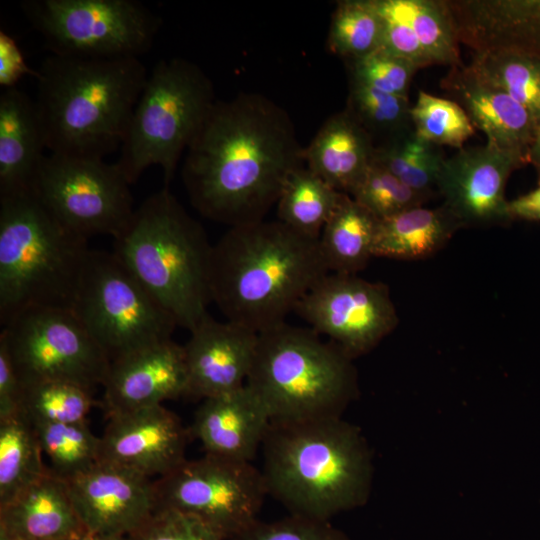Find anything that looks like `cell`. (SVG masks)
<instances>
[{
    "instance_id": "cell-5",
    "label": "cell",
    "mask_w": 540,
    "mask_h": 540,
    "mask_svg": "<svg viewBox=\"0 0 540 540\" xmlns=\"http://www.w3.org/2000/svg\"><path fill=\"white\" fill-rule=\"evenodd\" d=\"M113 239V253L177 326L192 331L209 315L213 245L169 187L135 208Z\"/></svg>"
},
{
    "instance_id": "cell-15",
    "label": "cell",
    "mask_w": 540,
    "mask_h": 540,
    "mask_svg": "<svg viewBox=\"0 0 540 540\" xmlns=\"http://www.w3.org/2000/svg\"><path fill=\"white\" fill-rule=\"evenodd\" d=\"M526 164L525 154L489 143L463 147L445 159L439 174L436 189L442 205L464 228L510 223L506 184Z\"/></svg>"
},
{
    "instance_id": "cell-17",
    "label": "cell",
    "mask_w": 540,
    "mask_h": 540,
    "mask_svg": "<svg viewBox=\"0 0 540 540\" xmlns=\"http://www.w3.org/2000/svg\"><path fill=\"white\" fill-rule=\"evenodd\" d=\"M67 483L87 533L129 535L156 508L154 481L125 467L98 462Z\"/></svg>"
},
{
    "instance_id": "cell-43",
    "label": "cell",
    "mask_w": 540,
    "mask_h": 540,
    "mask_svg": "<svg viewBox=\"0 0 540 540\" xmlns=\"http://www.w3.org/2000/svg\"><path fill=\"white\" fill-rule=\"evenodd\" d=\"M36 77L37 70L31 69L25 62L23 53L15 41L3 29L0 30V86L14 88L24 75Z\"/></svg>"
},
{
    "instance_id": "cell-2",
    "label": "cell",
    "mask_w": 540,
    "mask_h": 540,
    "mask_svg": "<svg viewBox=\"0 0 540 540\" xmlns=\"http://www.w3.org/2000/svg\"><path fill=\"white\" fill-rule=\"evenodd\" d=\"M328 273L319 239L278 219L233 226L213 245L212 302L227 320L261 333L285 322Z\"/></svg>"
},
{
    "instance_id": "cell-35",
    "label": "cell",
    "mask_w": 540,
    "mask_h": 540,
    "mask_svg": "<svg viewBox=\"0 0 540 540\" xmlns=\"http://www.w3.org/2000/svg\"><path fill=\"white\" fill-rule=\"evenodd\" d=\"M432 65H460V41L446 1L399 0Z\"/></svg>"
},
{
    "instance_id": "cell-9",
    "label": "cell",
    "mask_w": 540,
    "mask_h": 540,
    "mask_svg": "<svg viewBox=\"0 0 540 540\" xmlns=\"http://www.w3.org/2000/svg\"><path fill=\"white\" fill-rule=\"evenodd\" d=\"M71 309L111 362L171 340L178 327L113 252L88 251Z\"/></svg>"
},
{
    "instance_id": "cell-11",
    "label": "cell",
    "mask_w": 540,
    "mask_h": 540,
    "mask_svg": "<svg viewBox=\"0 0 540 540\" xmlns=\"http://www.w3.org/2000/svg\"><path fill=\"white\" fill-rule=\"evenodd\" d=\"M22 385L66 381L91 391L104 385L111 361L71 308L33 307L0 334Z\"/></svg>"
},
{
    "instance_id": "cell-45",
    "label": "cell",
    "mask_w": 540,
    "mask_h": 540,
    "mask_svg": "<svg viewBox=\"0 0 540 540\" xmlns=\"http://www.w3.org/2000/svg\"><path fill=\"white\" fill-rule=\"evenodd\" d=\"M527 163L531 164L540 182V124L536 127L533 139L527 150Z\"/></svg>"
},
{
    "instance_id": "cell-24",
    "label": "cell",
    "mask_w": 540,
    "mask_h": 540,
    "mask_svg": "<svg viewBox=\"0 0 540 540\" xmlns=\"http://www.w3.org/2000/svg\"><path fill=\"white\" fill-rule=\"evenodd\" d=\"M375 142L345 109L330 116L304 148L306 167L350 195L373 162Z\"/></svg>"
},
{
    "instance_id": "cell-28",
    "label": "cell",
    "mask_w": 540,
    "mask_h": 540,
    "mask_svg": "<svg viewBox=\"0 0 540 540\" xmlns=\"http://www.w3.org/2000/svg\"><path fill=\"white\" fill-rule=\"evenodd\" d=\"M344 193L331 187L306 165L286 180L278 201V220L294 231L319 239Z\"/></svg>"
},
{
    "instance_id": "cell-46",
    "label": "cell",
    "mask_w": 540,
    "mask_h": 540,
    "mask_svg": "<svg viewBox=\"0 0 540 540\" xmlns=\"http://www.w3.org/2000/svg\"><path fill=\"white\" fill-rule=\"evenodd\" d=\"M78 540H131L128 535L86 533Z\"/></svg>"
},
{
    "instance_id": "cell-22",
    "label": "cell",
    "mask_w": 540,
    "mask_h": 540,
    "mask_svg": "<svg viewBox=\"0 0 540 540\" xmlns=\"http://www.w3.org/2000/svg\"><path fill=\"white\" fill-rule=\"evenodd\" d=\"M0 529L17 540H77L87 533L68 483L50 470L0 506Z\"/></svg>"
},
{
    "instance_id": "cell-42",
    "label": "cell",
    "mask_w": 540,
    "mask_h": 540,
    "mask_svg": "<svg viewBox=\"0 0 540 540\" xmlns=\"http://www.w3.org/2000/svg\"><path fill=\"white\" fill-rule=\"evenodd\" d=\"M23 385L5 344L0 341V419L22 411Z\"/></svg>"
},
{
    "instance_id": "cell-12",
    "label": "cell",
    "mask_w": 540,
    "mask_h": 540,
    "mask_svg": "<svg viewBox=\"0 0 540 540\" xmlns=\"http://www.w3.org/2000/svg\"><path fill=\"white\" fill-rule=\"evenodd\" d=\"M131 184L103 158L45 155L32 191L69 230L85 238L116 237L135 208Z\"/></svg>"
},
{
    "instance_id": "cell-4",
    "label": "cell",
    "mask_w": 540,
    "mask_h": 540,
    "mask_svg": "<svg viewBox=\"0 0 540 540\" xmlns=\"http://www.w3.org/2000/svg\"><path fill=\"white\" fill-rule=\"evenodd\" d=\"M262 450L267 493L290 514L329 520L368 498L370 453L358 429L341 417L271 422Z\"/></svg>"
},
{
    "instance_id": "cell-41",
    "label": "cell",
    "mask_w": 540,
    "mask_h": 540,
    "mask_svg": "<svg viewBox=\"0 0 540 540\" xmlns=\"http://www.w3.org/2000/svg\"><path fill=\"white\" fill-rule=\"evenodd\" d=\"M383 20L384 50L401 57L418 69L431 66V60L404 14L399 0H376Z\"/></svg>"
},
{
    "instance_id": "cell-6",
    "label": "cell",
    "mask_w": 540,
    "mask_h": 540,
    "mask_svg": "<svg viewBox=\"0 0 540 540\" xmlns=\"http://www.w3.org/2000/svg\"><path fill=\"white\" fill-rule=\"evenodd\" d=\"M33 191L0 196V321L33 307L71 308L88 251Z\"/></svg>"
},
{
    "instance_id": "cell-25",
    "label": "cell",
    "mask_w": 540,
    "mask_h": 540,
    "mask_svg": "<svg viewBox=\"0 0 540 540\" xmlns=\"http://www.w3.org/2000/svg\"><path fill=\"white\" fill-rule=\"evenodd\" d=\"M462 223L443 205L419 206L379 220L373 254L399 260L427 258L441 250Z\"/></svg>"
},
{
    "instance_id": "cell-16",
    "label": "cell",
    "mask_w": 540,
    "mask_h": 540,
    "mask_svg": "<svg viewBox=\"0 0 540 540\" xmlns=\"http://www.w3.org/2000/svg\"><path fill=\"white\" fill-rule=\"evenodd\" d=\"M189 434L178 416L162 404L110 414L100 437L99 462L159 478L186 460Z\"/></svg>"
},
{
    "instance_id": "cell-26",
    "label": "cell",
    "mask_w": 540,
    "mask_h": 540,
    "mask_svg": "<svg viewBox=\"0 0 540 540\" xmlns=\"http://www.w3.org/2000/svg\"><path fill=\"white\" fill-rule=\"evenodd\" d=\"M379 220L350 195L343 194L319 237L329 273L357 274L374 257Z\"/></svg>"
},
{
    "instance_id": "cell-47",
    "label": "cell",
    "mask_w": 540,
    "mask_h": 540,
    "mask_svg": "<svg viewBox=\"0 0 540 540\" xmlns=\"http://www.w3.org/2000/svg\"><path fill=\"white\" fill-rule=\"evenodd\" d=\"M0 540H17V539L9 536L6 532L0 529Z\"/></svg>"
},
{
    "instance_id": "cell-7",
    "label": "cell",
    "mask_w": 540,
    "mask_h": 540,
    "mask_svg": "<svg viewBox=\"0 0 540 540\" xmlns=\"http://www.w3.org/2000/svg\"><path fill=\"white\" fill-rule=\"evenodd\" d=\"M352 360L311 328L283 322L259 333L246 384L264 402L271 422L341 417L357 394Z\"/></svg>"
},
{
    "instance_id": "cell-32",
    "label": "cell",
    "mask_w": 540,
    "mask_h": 540,
    "mask_svg": "<svg viewBox=\"0 0 540 540\" xmlns=\"http://www.w3.org/2000/svg\"><path fill=\"white\" fill-rule=\"evenodd\" d=\"M383 20L376 0L339 1L332 13L327 47L346 61L362 58L382 46Z\"/></svg>"
},
{
    "instance_id": "cell-18",
    "label": "cell",
    "mask_w": 540,
    "mask_h": 540,
    "mask_svg": "<svg viewBox=\"0 0 540 540\" xmlns=\"http://www.w3.org/2000/svg\"><path fill=\"white\" fill-rule=\"evenodd\" d=\"M190 334L183 346L187 396L205 399L246 384L259 333L229 320L219 322L209 314Z\"/></svg>"
},
{
    "instance_id": "cell-30",
    "label": "cell",
    "mask_w": 540,
    "mask_h": 540,
    "mask_svg": "<svg viewBox=\"0 0 540 540\" xmlns=\"http://www.w3.org/2000/svg\"><path fill=\"white\" fill-rule=\"evenodd\" d=\"M445 157L413 130L377 144L373 162L414 190L435 194Z\"/></svg>"
},
{
    "instance_id": "cell-31",
    "label": "cell",
    "mask_w": 540,
    "mask_h": 540,
    "mask_svg": "<svg viewBox=\"0 0 540 540\" xmlns=\"http://www.w3.org/2000/svg\"><path fill=\"white\" fill-rule=\"evenodd\" d=\"M49 470L66 482L99 462L100 437L81 423H34Z\"/></svg>"
},
{
    "instance_id": "cell-1",
    "label": "cell",
    "mask_w": 540,
    "mask_h": 540,
    "mask_svg": "<svg viewBox=\"0 0 540 540\" xmlns=\"http://www.w3.org/2000/svg\"><path fill=\"white\" fill-rule=\"evenodd\" d=\"M304 148L284 108L259 93L217 100L188 146L182 168L192 206L229 227L263 220Z\"/></svg>"
},
{
    "instance_id": "cell-23",
    "label": "cell",
    "mask_w": 540,
    "mask_h": 540,
    "mask_svg": "<svg viewBox=\"0 0 540 540\" xmlns=\"http://www.w3.org/2000/svg\"><path fill=\"white\" fill-rule=\"evenodd\" d=\"M47 149L35 100L17 87L0 94V196L31 191Z\"/></svg>"
},
{
    "instance_id": "cell-19",
    "label": "cell",
    "mask_w": 540,
    "mask_h": 540,
    "mask_svg": "<svg viewBox=\"0 0 540 540\" xmlns=\"http://www.w3.org/2000/svg\"><path fill=\"white\" fill-rule=\"evenodd\" d=\"M103 387L108 415L187 396L184 348L171 339L114 360Z\"/></svg>"
},
{
    "instance_id": "cell-27",
    "label": "cell",
    "mask_w": 540,
    "mask_h": 540,
    "mask_svg": "<svg viewBox=\"0 0 540 540\" xmlns=\"http://www.w3.org/2000/svg\"><path fill=\"white\" fill-rule=\"evenodd\" d=\"M32 421L23 411L0 419V506L49 472Z\"/></svg>"
},
{
    "instance_id": "cell-8",
    "label": "cell",
    "mask_w": 540,
    "mask_h": 540,
    "mask_svg": "<svg viewBox=\"0 0 540 540\" xmlns=\"http://www.w3.org/2000/svg\"><path fill=\"white\" fill-rule=\"evenodd\" d=\"M211 80L183 58L160 60L148 75L116 161L134 184L150 166L161 167L164 187L215 104Z\"/></svg>"
},
{
    "instance_id": "cell-14",
    "label": "cell",
    "mask_w": 540,
    "mask_h": 540,
    "mask_svg": "<svg viewBox=\"0 0 540 540\" xmlns=\"http://www.w3.org/2000/svg\"><path fill=\"white\" fill-rule=\"evenodd\" d=\"M294 311L352 359L372 350L399 322L388 287L357 274L328 273Z\"/></svg>"
},
{
    "instance_id": "cell-39",
    "label": "cell",
    "mask_w": 540,
    "mask_h": 540,
    "mask_svg": "<svg viewBox=\"0 0 540 540\" xmlns=\"http://www.w3.org/2000/svg\"><path fill=\"white\" fill-rule=\"evenodd\" d=\"M128 537L131 540H227L200 519L163 507H156Z\"/></svg>"
},
{
    "instance_id": "cell-13",
    "label": "cell",
    "mask_w": 540,
    "mask_h": 540,
    "mask_svg": "<svg viewBox=\"0 0 540 540\" xmlns=\"http://www.w3.org/2000/svg\"><path fill=\"white\" fill-rule=\"evenodd\" d=\"M156 507L190 514L227 540L255 522L268 495L261 470L251 462L209 455L185 460L154 481Z\"/></svg>"
},
{
    "instance_id": "cell-40",
    "label": "cell",
    "mask_w": 540,
    "mask_h": 540,
    "mask_svg": "<svg viewBox=\"0 0 540 540\" xmlns=\"http://www.w3.org/2000/svg\"><path fill=\"white\" fill-rule=\"evenodd\" d=\"M237 540H349L329 520L290 514L272 522H255Z\"/></svg>"
},
{
    "instance_id": "cell-3",
    "label": "cell",
    "mask_w": 540,
    "mask_h": 540,
    "mask_svg": "<svg viewBox=\"0 0 540 540\" xmlns=\"http://www.w3.org/2000/svg\"><path fill=\"white\" fill-rule=\"evenodd\" d=\"M147 77L140 58L46 57L35 104L50 153L104 159L120 148Z\"/></svg>"
},
{
    "instance_id": "cell-10",
    "label": "cell",
    "mask_w": 540,
    "mask_h": 540,
    "mask_svg": "<svg viewBox=\"0 0 540 540\" xmlns=\"http://www.w3.org/2000/svg\"><path fill=\"white\" fill-rule=\"evenodd\" d=\"M21 9L52 55L140 58L162 19L135 0H25Z\"/></svg>"
},
{
    "instance_id": "cell-37",
    "label": "cell",
    "mask_w": 540,
    "mask_h": 540,
    "mask_svg": "<svg viewBox=\"0 0 540 540\" xmlns=\"http://www.w3.org/2000/svg\"><path fill=\"white\" fill-rule=\"evenodd\" d=\"M350 196L378 220L423 206L434 194L404 184L382 166L372 162Z\"/></svg>"
},
{
    "instance_id": "cell-29",
    "label": "cell",
    "mask_w": 540,
    "mask_h": 540,
    "mask_svg": "<svg viewBox=\"0 0 540 540\" xmlns=\"http://www.w3.org/2000/svg\"><path fill=\"white\" fill-rule=\"evenodd\" d=\"M470 68L527 109L540 124V59L512 50L473 52Z\"/></svg>"
},
{
    "instance_id": "cell-36",
    "label": "cell",
    "mask_w": 540,
    "mask_h": 540,
    "mask_svg": "<svg viewBox=\"0 0 540 540\" xmlns=\"http://www.w3.org/2000/svg\"><path fill=\"white\" fill-rule=\"evenodd\" d=\"M415 133L436 146L463 148L475 128L463 108L455 101L419 91L411 106Z\"/></svg>"
},
{
    "instance_id": "cell-44",
    "label": "cell",
    "mask_w": 540,
    "mask_h": 540,
    "mask_svg": "<svg viewBox=\"0 0 540 540\" xmlns=\"http://www.w3.org/2000/svg\"><path fill=\"white\" fill-rule=\"evenodd\" d=\"M511 220L540 221V182L530 192L508 201Z\"/></svg>"
},
{
    "instance_id": "cell-20",
    "label": "cell",
    "mask_w": 540,
    "mask_h": 540,
    "mask_svg": "<svg viewBox=\"0 0 540 540\" xmlns=\"http://www.w3.org/2000/svg\"><path fill=\"white\" fill-rule=\"evenodd\" d=\"M271 417L257 393L247 384L203 399L195 412L190 434L205 455L251 462L264 442Z\"/></svg>"
},
{
    "instance_id": "cell-38",
    "label": "cell",
    "mask_w": 540,
    "mask_h": 540,
    "mask_svg": "<svg viewBox=\"0 0 540 540\" xmlns=\"http://www.w3.org/2000/svg\"><path fill=\"white\" fill-rule=\"evenodd\" d=\"M347 62L350 80L407 98L412 78L418 70L411 62L383 48Z\"/></svg>"
},
{
    "instance_id": "cell-21",
    "label": "cell",
    "mask_w": 540,
    "mask_h": 540,
    "mask_svg": "<svg viewBox=\"0 0 540 540\" xmlns=\"http://www.w3.org/2000/svg\"><path fill=\"white\" fill-rule=\"evenodd\" d=\"M441 86L463 108L474 128L486 135L487 143L527 154L537 123L521 104L464 63L450 67Z\"/></svg>"
},
{
    "instance_id": "cell-34",
    "label": "cell",
    "mask_w": 540,
    "mask_h": 540,
    "mask_svg": "<svg viewBox=\"0 0 540 540\" xmlns=\"http://www.w3.org/2000/svg\"><path fill=\"white\" fill-rule=\"evenodd\" d=\"M95 405L93 391L66 381L23 386L22 411L34 423H81Z\"/></svg>"
},
{
    "instance_id": "cell-48",
    "label": "cell",
    "mask_w": 540,
    "mask_h": 540,
    "mask_svg": "<svg viewBox=\"0 0 540 540\" xmlns=\"http://www.w3.org/2000/svg\"><path fill=\"white\" fill-rule=\"evenodd\" d=\"M78 540V539H77Z\"/></svg>"
},
{
    "instance_id": "cell-33",
    "label": "cell",
    "mask_w": 540,
    "mask_h": 540,
    "mask_svg": "<svg viewBox=\"0 0 540 540\" xmlns=\"http://www.w3.org/2000/svg\"><path fill=\"white\" fill-rule=\"evenodd\" d=\"M346 110L377 144L413 130L409 98L360 82L350 80Z\"/></svg>"
}]
</instances>
